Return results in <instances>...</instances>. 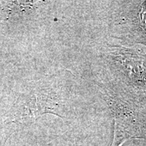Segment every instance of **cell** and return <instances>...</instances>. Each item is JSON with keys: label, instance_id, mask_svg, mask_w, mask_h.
Listing matches in <instances>:
<instances>
[{"label": "cell", "instance_id": "obj_1", "mask_svg": "<svg viewBox=\"0 0 146 146\" xmlns=\"http://www.w3.org/2000/svg\"><path fill=\"white\" fill-rule=\"evenodd\" d=\"M52 100L42 94H35L27 102L23 109L22 118L25 119L36 120L45 113L52 111L53 106Z\"/></svg>", "mask_w": 146, "mask_h": 146}]
</instances>
